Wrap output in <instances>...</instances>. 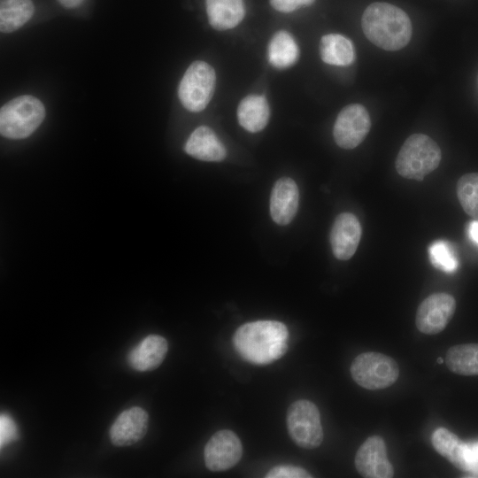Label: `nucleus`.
<instances>
[{
	"mask_svg": "<svg viewBox=\"0 0 478 478\" xmlns=\"http://www.w3.org/2000/svg\"><path fill=\"white\" fill-rule=\"evenodd\" d=\"M466 459L468 472L478 474V442L466 443Z\"/></svg>",
	"mask_w": 478,
	"mask_h": 478,
	"instance_id": "nucleus-29",
	"label": "nucleus"
},
{
	"mask_svg": "<svg viewBox=\"0 0 478 478\" xmlns=\"http://www.w3.org/2000/svg\"><path fill=\"white\" fill-rule=\"evenodd\" d=\"M266 478H308L312 477L311 474L305 469L294 466H277L270 469L266 474Z\"/></svg>",
	"mask_w": 478,
	"mask_h": 478,
	"instance_id": "nucleus-26",
	"label": "nucleus"
},
{
	"mask_svg": "<svg viewBox=\"0 0 478 478\" xmlns=\"http://www.w3.org/2000/svg\"><path fill=\"white\" fill-rule=\"evenodd\" d=\"M350 370L355 382L370 390L389 387L399 375L398 365L392 358L372 351L358 355Z\"/></svg>",
	"mask_w": 478,
	"mask_h": 478,
	"instance_id": "nucleus-6",
	"label": "nucleus"
},
{
	"mask_svg": "<svg viewBox=\"0 0 478 478\" xmlns=\"http://www.w3.org/2000/svg\"><path fill=\"white\" fill-rule=\"evenodd\" d=\"M205 4L209 23L216 30L231 29L244 17L243 0H205Z\"/></svg>",
	"mask_w": 478,
	"mask_h": 478,
	"instance_id": "nucleus-17",
	"label": "nucleus"
},
{
	"mask_svg": "<svg viewBox=\"0 0 478 478\" xmlns=\"http://www.w3.org/2000/svg\"><path fill=\"white\" fill-rule=\"evenodd\" d=\"M58 3L66 8H75L82 4L84 0H58Z\"/></svg>",
	"mask_w": 478,
	"mask_h": 478,
	"instance_id": "nucleus-31",
	"label": "nucleus"
},
{
	"mask_svg": "<svg viewBox=\"0 0 478 478\" xmlns=\"http://www.w3.org/2000/svg\"><path fill=\"white\" fill-rule=\"evenodd\" d=\"M467 235L472 242L478 245V220H472L467 226Z\"/></svg>",
	"mask_w": 478,
	"mask_h": 478,
	"instance_id": "nucleus-30",
	"label": "nucleus"
},
{
	"mask_svg": "<svg viewBox=\"0 0 478 478\" xmlns=\"http://www.w3.org/2000/svg\"><path fill=\"white\" fill-rule=\"evenodd\" d=\"M448 368L460 375H478V343H465L451 347L445 357Z\"/></svg>",
	"mask_w": 478,
	"mask_h": 478,
	"instance_id": "nucleus-23",
	"label": "nucleus"
},
{
	"mask_svg": "<svg viewBox=\"0 0 478 478\" xmlns=\"http://www.w3.org/2000/svg\"><path fill=\"white\" fill-rule=\"evenodd\" d=\"M243 454L239 437L231 430H220L213 434L204 446V459L206 467L213 472L235 466Z\"/></svg>",
	"mask_w": 478,
	"mask_h": 478,
	"instance_id": "nucleus-10",
	"label": "nucleus"
},
{
	"mask_svg": "<svg viewBox=\"0 0 478 478\" xmlns=\"http://www.w3.org/2000/svg\"><path fill=\"white\" fill-rule=\"evenodd\" d=\"M355 466L363 477H393L394 469L387 458V448L382 437L372 436L360 445L355 456Z\"/></svg>",
	"mask_w": 478,
	"mask_h": 478,
	"instance_id": "nucleus-11",
	"label": "nucleus"
},
{
	"mask_svg": "<svg viewBox=\"0 0 478 478\" xmlns=\"http://www.w3.org/2000/svg\"><path fill=\"white\" fill-rule=\"evenodd\" d=\"M167 351L166 338L158 335H149L129 351L127 361L135 371H151L161 365Z\"/></svg>",
	"mask_w": 478,
	"mask_h": 478,
	"instance_id": "nucleus-15",
	"label": "nucleus"
},
{
	"mask_svg": "<svg viewBox=\"0 0 478 478\" xmlns=\"http://www.w3.org/2000/svg\"><path fill=\"white\" fill-rule=\"evenodd\" d=\"M216 74L212 66L204 61H194L184 73L178 88V96L189 112L203 111L214 93Z\"/></svg>",
	"mask_w": 478,
	"mask_h": 478,
	"instance_id": "nucleus-5",
	"label": "nucleus"
},
{
	"mask_svg": "<svg viewBox=\"0 0 478 478\" xmlns=\"http://www.w3.org/2000/svg\"><path fill=\"white\" fill-rule=\"evenodd\" d=\"M270 116V109L265 96L249 95L239 104L237 120L239 124L251 133H257L266 127Z\"/></svg>",
	"mask_w": 478,
	"mask_h": 478,
	"instance_id": "nucleus-18",
	"label": "nucleus"
},
{
	"mask_svg": "<svg viewBox=\"0 0 478 478\" xmlns=\"http://www.w3.org/2000/svg\"><path fill=\"white\" fill-rule=\"evenodd\" d=\"M289 331L277 320H257L239 327L233 344L238 354L255 365H267L281 358L288 349Z\"/></svg>",
	"mask_w": 478,
	"mask_h": 478,
	"instance_id": "nucleus-1",
	"label": "nucleus"
},
{
	"mask_svg": "<svg viewBox=\"0 0 478 478\" xmlns=\"http://www.w3.org/2000/svg\"><path fill=\"white\" fill-rule=\"evenodd\" d=\"M431 264L446 273H453L459 267V260L453 245L446 240H437L428 248Z\"/></svg>",
	"mask_w": 478,
	"mask_h": 478,
	"instance_id": "nucleus-25",
	"label": "nucleus"
},
{
	"mask_svg": "<svg viewBox=\"0 0 478 478\" xmlns=\"http://www.w3.org/2000/svg\"><path fill=\"white\" fill-rule=\"evenodd\" d=\"M185 151L191 157L211 162H219L227 156V150L214 131L206 126L196 128L185 146Z\"/></svg>",
	"mask_w": 478,
	"mask_h": 478,
	"instance_id": "nucleus-16",
	"label": "nucleus"
},
{
	"mask_svg": "<svg viewBox=\"0 0 478 478\" xmlns=\"http://www.w3.org/2000/svg\"><path fill=\"white\" fill-rule=\"evenodd\" d=\"M299 202L297 183L289 177L279 179L271 192L270 214L278 225H287L295 217Z\"/></svg>",
	"mask_w": 478,
	"mask_h": 478,
	"instance_id": "nucleus-14",
	"label": "nucleus"
},
{
	"mask_svg": "<svg viewBox=\"0 0 478 478\" xmlns=\"http://www.w3.org/2000/svg\"><path fill=\"white\" fill-rule=\"evenodd\" d=\"M287 428L291 439L298 446L314 449L323 440V429L318 407L311 401L300 399L289 407Z\"/></svg>",
	"mask_w": 478,
	"mask_h": 478,
	"instance_id": "nucleus-7",
	"label": "nucleus"
},
{
	"mask_svg": "<svg viewBox=\"0 0 478 478\" xmlns=\"http://www.w3.org/2000/svg\"><path fill=\"white\" fill-rule=\"evenodd\" d=\"M366 37L375 46L389 51L401 50L412 37V22L400 8L376 2L366 7L361 18Z\"/></svg>",
	"mask_w": 478,
	"mask_h": 478,
	"instance_id": "nucleus-2",
	"label": "nucleus"
},
{
	"mask_svg": "<svg viewBox=\"0 0 478 478\" xmlns=\"http://www.w3.org/2000/svg\"><path fill=\"white\" fill-rule=\"evenodd\" d=\"M315 0H270L273 8L281 12H291L301 6L312 4Z\"/></svg>",
	"mask_w": 478,
	"mask_h": 478,
	"instance_id": "nucleus-28",
	"label": "nucleus"
},
{
	"mask_svg": "<svg viewBox=\"0 0 478 478\" xmlns=\"http://www.w3.org/2000/svg\"><path fill=\"white\" fill-rule=\"evenodd\" d=\"M441 158V150L432 138L413 134L405 140L397 156L396 170L404 178L422 181L438 167Z\"/></svg>",
	"mask_w": 478,
	"mask_h": 478,
	"instance_id": "nucleus-3",
	"label": "nucleus"
},
{
	"mask_svg": "<svg viewBox=\"0 0 478 478\" xmlns=\"http://www.w3.org/2000/svg\"><path fill=\"white\" fill-rule=\"evenodd\" d=\"M299 49L292 35L286 31L274 35L267 48V58L275 68L285 69L296 64Z\"/></svg>",
	"mask_w": 478,
	"mask_h": 478,
	"instance_id": "nucleus-21",
	"label": "nucleus"
},
{
	"mask_svg": "<svg viewBox=\"0 0 478 478\" xmlns=\"http://www.w3.org/2000/svg\"><path fill=\"white\" fill-rule=\"evenodd\" d=\"M435 450L459 469L468 472L466 459V443L445 428H438L431 436Z\"/></svg>",
	"mask_w": 478,
	"mask_h": 478,
	"instance_id": "nucleus-20",
	"label": "nucleus"
},
{
	"mask_svg": "<svg viewBox=\"0 0 478 478\" xmlns=\"http://www.w3.org/2000/svg\"><path fill=\"white\" fill-rule=\"evenodd\" d=\"M457 196L466 213L478 219V173H466L459 178Z\"/></svg>",
	"mask_w": 478,
	"mask_h": 478,
	"instance_id": "nucleus-24",
	"label": "nucleus"
},
{
	"mask_svg": "<svg viewBox=\"0 0 478 478\" xmlns=\"http://www.w3.org/2000/svg\"><path fill=\"white\" fill-rule=\"evenodd\" d=\"M361 234V225L354 214H339L330 232V243L335 257L340 260L351 258L358 249Z\"/></svg>",
	"mask_w": 478,
	"mask_h": 478,
	"instance_id": "nucleus-12",
	"label": "nucleus"
},
{
	"mask_svg": "<svg viewBox=\"0 0 478 478\" xmlns=\"http://www.w3.org/2000/svg\"><path fill=\"white\" fill-rule=\"evenodd\" d=\"M370 128L371 119L366 107L360 104H351L338 113L333 136L340 148L351 150L363 142Z\"/></svg>",
	"mask_w": 478,
	"mask_h": 478,
	"instance_id": "nucleus-8",
	"label": "nucleus"
},
{
	"mask_svg": "<svg viewBox=\"0 0 478 478\" xmlns=\"http://www.w3.org/2000/svg\"><path fill=\"white\" fill-rule=\"evenodd\" d=\"M45 118L42 103L30 95L17 96L1 107L0 132L4 137L23 139L33 134Z\"/></svg>",
	"mask_w": 478,
	"mask_h": 478,
	"instance_id": "nucleus-4",
	"label": "nucleus"
},
{
	"mask_svg": "<svg viewBox=\"0 0 478 478\" xmlns=\"http://www.w3.org/2000/svg\"><path fill=\"white\" fill-rule=\"evenodd\" d=\"M321 60L328 65L347 66L356 58L352 42L339 34H328L321 37L319 45Z\"/></svg>",
	"mask_w": 478,
	"mask_h": 478,
	"instance_id": "nucleus-19",
	"label": "nucleus"
},
{
	"mask_svg": "<svg viewBox=\"0 0 478 478\" xmlns=\"http://www.w3.org/2000/svg\"><path fill=\"white\" fill-rule=\"evenodd\" d=\"M438 363H439V364H442V363H443V358H439Z\"/></svg>",
	"mask_w": 478,
	"mask_h": 478,
	"instance_id": "nucleus-32",
	"label": "nucleus"
},
{
	"mask_svg": "<svg viewBox=\"0 0 478 478\" xmlns=\"http://www.w3.org/2000/svg\"><path fill=\"white\" fill-rule=\"evenodd\" d=\"M456 309L454 297L447 293H435L425 298L416 312L417 328L426 335L442 332L451 320Z\"/></svg>",
	"mask_w": 478,
	"mask_h": 478,
	"instance_id": "nucleus-9",
	"label": "nucleus"
},
{
	"mask_svg": "<svg viewBox=\"0 0 478 478\" xmlns=\"http://www.w3.org/2000/svg\"><path fill=\"white\" fill-rule=\"evenodd\" d=\"M148 421L147 412L139 406L123 411L110 428L112 443L122 447L137 443L145 436Z\"/></svg>",
	"mask_w": 478,
	"mask_h": 478,
	"instance_id": "nucleus-13",
	"label": "nucleus"
},
{
	"mask_svg": "<svg viewBox=\"0 0 478 478\" xmlns=\"http://www.w3.org/2000/svg\"><path fill=\"white\" fill-rule=\"evenodd\" d=\"M35 12L31 0H1L0 29L3 33H12L27 23Z\"/></svg>",
	"mask_w": 478,
	"mask_h": 478,
	"instance_id": "nucleus-22",
	"label": "nucleus"
},
{
	"mask_svg": "<svg viewBox=\"0 0 478 478\" xmlns=\"http://www.w3.org/2000/svg\"><path fill=\"white\" fill-rule=\"evenodd\" d=\"M17 426L13 420L5 413L0 417V446L3 448L6 444L14 441L18 437Z\"/></svg>",
	"mask_w": 478,
	"mask_h": 478,
	"instance_id": "nucleus-27",
	"label": "nucleus"
}]
</instances>
